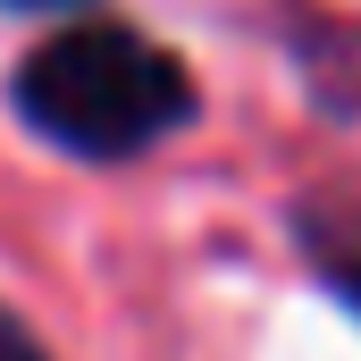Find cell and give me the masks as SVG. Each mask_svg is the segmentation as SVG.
Masks as SVG:
<instances>
[{"label":"cell","mask_w":361,"mask_h":361,"mask_svg":"<svg viewBox=\"0 0 361 361\" xmlns=\"http://www.w3.org/2000/svg\"><path fill=\"white\" fill-rule=\"evenodd\" d=\"M294 235H302V252H311V269L328 277V294L361 311V235H336L328 219H294Z\"/></svg>","instance_id":"7a4b0ae2"},{"label":"cell","mask_w":361,"mask_h":361,"mask_svg":"<svg viewBox=\"0 0 361 361\" xmlns=\"http://www.w3.org/2000/svg\"><path fill=\"white\" fill-rule=\"evenodd\" d=\"M8 101L68 160H135V152L169 143L177 126H193L185 59L135 25H109V17L34 42L8 76Z\"/></svg>","instance_id":"6da1fadb"},{"label":"cell","mask_w":361,"mask_h":361,"mask_svg":"<svg viewBox=\"0 0 361 361\" xmlns=\"http://www.w3.org/2000/svg\"><path fill=\"white\" fill-rule=\"evenodd\" d=\"M0 361H51L42 345H34V328H25L17 311H0Z\"/></svg>","instance_id":"3957f363"},{"label":"cell","mask_w":361,"mask_h":361,"mask_svg":"<svg viewBox=\"0 0 361 361\" xmlns=\"http://www.w3.org/2000/svg\"><path fill=\"white\" fill-rule=\"evenodd\" d=\"M0 8H25V17H42V8H85V0H0Z\"/></svg>","instance_id":"277c9868"}]
</instances>
